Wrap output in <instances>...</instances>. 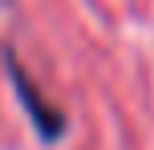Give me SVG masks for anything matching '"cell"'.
<instances>
[{
    "label": "cell",
    "mask_w": 154,
    "mask_h": 150,
    "mask_svg": "<svg viewBox=\"0 0 154 150\" xmlns=\"http://www.w3.org/2000/svg\"><path fill=\"white\" fill-rule=\"evenodd\" d=\"M8 69H12L16 93H20V102H24V110H29V118H32V126H37V134L53 142V138H57V134L65 130L61 114H57V110H53L49 102H41V97H37V89H32V81H29V77L20 73V65H16V61H8Z\"/></svg>",
    "instance_id": "6da1fadb"
}]
</instances>
